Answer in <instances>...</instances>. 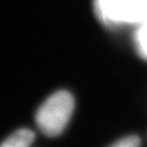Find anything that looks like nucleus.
<instances>
[{"label": "nucleus", "mask_w": 147, "mask_h": 147, "mask_svg": "<svg viewBox=\"0 0 147 147\" xmlns=\"http://www.w3.org/2000/svg\"><path fill=\"white\" fill-rule=\"evenodd\" d=\"M34 141V133L28 129H21L6 138L1 144L4 147H26L32 144Z\"/></svg>", "instance_id": "7ed1b4c3"}, {"label": "nucleus", "mask_w": 147, "mask_h": 147, "mask_svg": "<svg viewBox=\"0 0 147 147\" xmlns=\"http://www.w3.org/2000/svg\"><path fill=\"white\" fill-rule=\"evenodd\" d=\"M140 143V139L137 136H127L122 139H119L117 142L113 143L115 147H135L138 146Z\"/></svg>", "instance_id": "20e7f679"}, {"label": "nucleus", "mask_w": 147, "mask_h": 147, "mask_svg": "<svg viewBox=\"0 0 147 147\" xmlns=\"http://www.w3.org/2000/svg\"><path fill=\"white\" fill-rule=\"evenodd\" d=\"M74 98L67 91H57L44 101L36 113L39 129L47 136H57L64 130L74 110Z\"/></svg>", "instance_id": "f257e3e1"}, {"label": "nucleus", "mask_w": 147, "mask_h": 147, "mask_svg": "<svg viewBox=\"0 0 147 147\" xmlns=\"http://www.w3.org/2000/svg\"><path fill=\"white\" fill-rule=\"evenodd\" d=\"M99 18L107 24H142L147 21V0H96Z\"/></svg>", "instance_id": "f03ea898"}]
</instances>
